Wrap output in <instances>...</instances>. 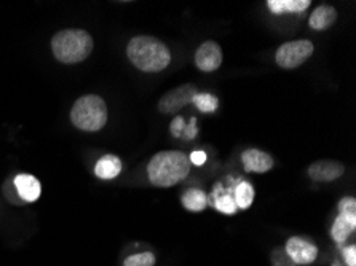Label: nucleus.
Returning <instances> with one entry per match:
<instances>
[{"mask_svg": "<svg viewBox=\"0 0 356 266\" xmlns=\"http://www.w3.org/2000/svg\"><path fill=\"white\" fill-rule=\"evenodd\" d=\"M191 160L186 153L177 150L159 151L152 156L147 166V176L152 185L160 188L175 187L184 181L191 172Z\"/></svg>", "mask_w": 356, "mask_h": 266, "instance_id": "obj_1", "label": "nucleus"}, {"mask_svg": "<svg viewBox=\"0 0 356 266\" xmlns=\"http://www.w3.org/2000/svg\"><path fill=\"white\" fill-rule=\"evenodd\" d=\"M127 54L133 66L143 72H161L171 63L168 47L149 35L133 37L127 47Z\"/></svg>", "mask_w": 356, "mask_h": 266, "instance_id": "obj_2", "label": "nucleus"}, {"mask_svg": "<svg viewBox=\"0 0 356 266\" xmlns=\"http://www.w3.org/2000/svg\"><path fill=\"white\" fill-rule=\"evenodd\" d=\"M93 39L83 29H64L51 39V51L59 63L79 64L93 51Z\"/></svg>", "mask_w": 356, "mask_h": 266, "instance_id": "obj_3", "label": "nucleus"}, {"mask_svg": "<svg viewBox=\"0 0 356 266\" xmlns=\"http://www.w3.org/2000/svg\"><path fill=\"white\" fill-rule=\"evenodd\" d=\"M71 122L80 131H99L107 123V106L104 99L96 94L79 97L72 106Z\"/></svg>", "mask_w": 356, "mask_h": 266, "instance_id": "obj_4", "label": "nucleus"}, {"mask_svg": "<svg viewBox=\"0 0 356 266\" xmlns=\"http://www.w3.org/2000/svg\"><path fill=\"white\" fill-rule=\"evenodd\" d=\"M314 43L309 40L286 42L277 51V64L282 69H296L304 64L314 54Z\"/></svg>", "mask_w": 356, "mask_h": 266, "instance_id": "obj_5", "label": "nucleus"}, {"mask_svg": "<svg viewBox=\"0 0 356 266\" xmlns=\"http://www.w3.org/2000/svg\"><path fill=\"white\" fill-rule=\"evenodd\" d=\"M198 94L197 86L192 83H186L182 86L168 91V93L161 96L159 101V110L161 113H176L179 112L182 107L192 104L193 97Z\"/></svg>", "mask_w": 356, "mask_h": 266, "instance_id": "obj_6", "label": "nucleus"}, {"mask_svg": "<svg viewBox=\"0 0 356 266\" xmlns=\"http://www.w3.org/2000/svg\"><path fill=\"white\" fill-rule=\"evenodd\" d=\"M284 251L289 255V258L299 266L314 263L318 255V247L315 244L300 236L289 238L284 246Z\"/></svg>", "mask_w": 356, "mask_h": 266, "instance_id": "obj_7", "label": "nucleus"}, {"mask_svg": "<svg viewBox=\"0 0 356 266\" xmlns=\"http://www.w3.org/2000/svg\"><path fill=\"white\" fill-rule=\"evenodd\" d=\"M195 64L203 72H214L222 64V48L213 40L203 42L195 51Z\"/></svg>", "mask_w": 356, "mask_h": 266, "instance_id": "obj_8", "label": "nucleus"}, {"mask_svg": "<svg viewBox=\"0 0 356 266\" xmlns=\"http://www.w3.org/2000/svg\"><path fill=\"white\" fill-rule=\"evenodd\" d=\"M345 166L342 163L334 160H320L315 161L309 167V177L314 182H334L342 177Z\"/></svg>", "mask_w": 356, "mask_h": 266, "instance_id": "obj_9", "label": "nucleus"}, {"mask_svg": "<svg viewBox=\"0 0 356 266\" xmlns=\"http://www.w3.org/2000/svg\"><path fill=\"white\" fill-rule=\"evenodd\" d=\"M241 163L245 166V171L248 172H257L264 174L270 171L273 167V158L266 151L257 150V149H250L245 150L241 155Z\"/></svg>", "mask_w": 356, "mask_h": 266, "instance_id": "obj_10", "label": "nucleus"}, {"mask_svg": "<svg viewBox=\"0 0 356 266\" xmlns=\"http://www.w3.org/2000/svg\"><path fill=\"white\" fill-rule=\"evenodd\" d=\"M15 188L18 190L21 199L28 201V203H34L40 198L42 193L40 182L31 174H18L15 177Z\"/></svg>", "mask_w": 356, "mask_h": 266, "instance_id": "obj_11", "label": "nucleus"}, {"mask_svg": "<svg viewBox=\"0 0 356 266\" xmlns=\"http://www.w3.org/2000/svg\"><path fill=\"white\" fill-rule=\"evenodd\" d=\"M337 19V10L331 7V5H321L314 10V13L310 15L309 26L314 31H326L331 27Z\"/></svg>", "mask_w": 356, "mask_h": 266, "instance_id": "obj_12", "label": "nucleus"}, {"mask_svg": "<svg viewBox=\"0 0 356 266\" xmlns=\"http://www.w3.org/2000/svg\"><path fill=\"white\" fill-rule=\"evenodd\" d=\"M355 228H356V215L339 214L331 230L332 240L339 244L345 242L350 238V235L355 231Z\"/></svg>", "mask_w": 356, "mask_h": 266, "instance_id": "obj_13", "label": "nucleus"}, {"mask_svg": "<svg viewBox=\"0 0 356 266\" xmlns=\"http://www.w3.org/2000/svg\"><path fill=\"white\" fill-rule=\"evenodd\" d=\"M122 171V161L114 155H106L99 158L95 166V174L102 181H112Z\"/></svg>", "mask_w": 356, "mask_h": 266, "instance_id": "obj_14", "label": "nucleus"}, {"mask_svg": "<svg viewBox=\"0 0 356 266\" xmlns=\"http://www.w3.org/2000/svg\"><path fill=\"white\" fill-rule=\"evenodd\" d=\"M268 10L275 15L300 13L309 8L310 0H268Z\"/></svg>", "mask_w": 356, "mask_h": 266, "instance_id": "obj_15", "label": "nucleus"}, {"mask_svg": "<svg viewBox=\"0 0 356 266\" xmlns=\"http://www.w3.org/2000/svg\"><path fill=\"white\" fill-rule=\"evenodd\" d=\"M213 197H214V208L218 209L219 213L227 214V215L236 214L238 208H236L235 199H234V197H232V190L230 192H224V188L219 185V187H216Z\"/></svg>", "mask_w": 356, "mask_h": 266, "instance_id": "obj_16", "label": "nucleus"}, {"mask_svg": "<svg viewBox=\"0 0 356 266\" xmlns=\"http://www.w3.org/2000/svg\"><path fill=\"white\" fill-rule=\"evenodd\" d=\"M182 206L191 213H202V210L208 206V197L202 190L192 188L182 194Z\"/></svg>", "mask_w": 356, "mask_h": 266, "instance_id": "obj_17", "label": "nucleus"}, {"mask_svg": "<svg viewBox=\"0 0 356 266\" xmlns=\"http://www.w3.org/2000/svg\"><path fill=\"white\" fill-rule=\"evenodd\" d=\"M232 197L235 199V204L238 209H250L252 201H254V188L250 182H240L234 188Z\"/></svg>", "mask_w": 356, "mask_h": 266, "instance_id": "obj_18", "label": "nucleus"}, {"mask_svg": "<svg viewBox=\"0 0 356 266\" xmlns=\"http://www.w3.org/2000/svg\"><path fill=\"white\" fill-rule=\"evenodd\" d=\"M192 102L197 106L198 110L203 113H213L219 106L218 97L208 93H198L195 97H193Z\"/></svg>", "mask_w": 356, "mask_h": 266, "instance_id": "obj_19", "label": "nucleus"}, {"mask_svg": "<svg viewBox=\"0 0 356 266\" xmlns=\"http://www.w3.org/2000/svg\"><path fill=\"white\" fill-rule=\"evenodd\" d=\"M155 262L157 260H155V255L152 252H141L129 255L123 262V266H154Z\"/></svg>", "mask_w": 356, "mask_h": 266, "instance_id": "obj_20", "label": "nucleus"}, {"mask_svg": "<svg viewBox=\"0 0 356 266\" xmlns=\"http://www.w3.org/2000/svg\"><path fill=\"white\" fill-rule=\"evenodd\" d=\"M272 266H299L296 265L293 260L289 258V255L286 253L284 247H277L272 252Z\"/></svg>", "mask_w": 356, "mask_h": 266, "instance_id": "obj_21", "label": "nucleus"}, {"mask_svg": "<svg viewBox=\"0 0 356 266\" xmlns=\"http://www.w3.org/2000/svg\"><path fill=\"white\" fill-rule=\"evenodd\" d=\"M339 214L356 215V199L350 197L341 199V203H339Z\"/></svg>", "mask_w": 356, "mask_h": 266, "instance_id": "obj_22", "label": "nucleus"}, {"mask_svg": "<svg viewBox=\"0 0 356 266\" xmlns=\"http://www.w3.org/2000/svg\"><path fill=\"white\" fill-rule=\"evenodd\" d=\"M197 133H198V129H197V118H192V120L188 122L187 126L184 128V131H182L181 138L191 140L193 138H197Z\"/></svg>", "mask_w": 356, "mask_h": 266, "instance_id": "obj_23", "label": "nucleus"}, {"mask_svg": "<svg viewBox=\"0 0 356 266\" xmlns=\"http://www.w3.org/2000/svg\"><path fill=\"white\" fill-rule=\"evenodd\" d=\"M343 262L347 263V266H356V247L355 246H348L343 249Z\"/></svg>", "mask_w": 356, "mask_h": 266, "instance_id": "obj_24", "label": "nucleus"}, {"mask_svg": "<svg viewBox=\"0 0 356 266\" xmlns=\"http://www.w3.org/2000/svg\"><path fill=\"white\" fill-rule=\"evenodd\" d=\"M184 128H186V123H184V118H182V117H176L175 120H172L171 133H172V135H175V138H181V134H182V131H184Z\"/></svg>", "mask_w": 356, "mask_h": 266, "instance_id": "obj_25", "label": "nucleus"}, {"mask_svg": "<svg viewBox=\"0 0 356 266\" xmlns=\"http://www.w3.org/2000/svg\"><path fill=\"white\" fill-rule=\"evenodd\" d=\"M188 160H191V163H193V165L202 166L203 163L207 161V153H204V151H193V153L188 156Z\"/></svg>", "mask_w": 356, "mask_h": 266, "instance_id": "obj_26", "label": "nucleus"}]
</instances>
